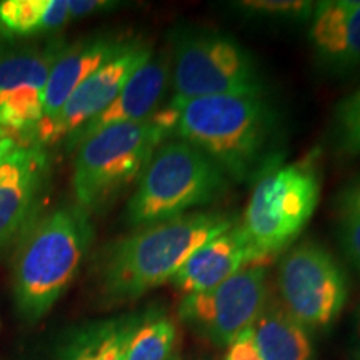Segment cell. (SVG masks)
<instances>
[{"label": "cell", "mask_w": 360, "mask_h": 360, "mask_svg": "<svg viewBox=\"0 0 360 360\" xmlns=\"http://www.w3.org/2000/svg\"><path fill=\"white\" fill-rule=\"evenodd\" d=\"M67 6H69L70 20H77L82 17L94 15V13L112 11L119 4L109 2V0H67Z\"/></svg>", "instance_id": "cell-25"}, {"label": "cell", "mask_w": 360, "mask_h": 360, "mask_svg": "<svg viewBox=\"0 0 360 360\" xmlns=\"http://www.w3.org/2000/svg\"><path fill=\"white\" fill-rule=\"evenodd\" d=\"M282 307L307 330H323L337 321L347 302V278L339 262L315 242H304L278 265Z\"/></svg>", "instance_id": "cell-8"}, {"label": "cell", "mask_w": 360, "mask_h": 360, "mask_svg": "<svg viewBox=\"0 0 360 360\" xmlns=\"http://www.w3.org/2000/svg\"><path fill=\"white\" fill-rule=\"evenodd\" d=\"M354 360H360V307L357 310V323H355V344H354Z\"/></svg>", "instance_id": "cell-28"}, {"label": "cell", "mask_w": 360, "mask_h": 360, "mask_svg": "<svg viewBox=\"0 0 360 360\" xmlns=\"http://www.w3.org/2000/svg\"><path fill=\"white\" fill-rule=\"evenodd\" d=\"M177 112L160 105L143 120L115 124L92 134L75 147V205L89 215L102 212L139 182L162 143L174 139Z\"/></svg>", "instance_id": "cell-4"}, {"label": "cell", "mask_w": 360, "mask_h": 360, "mask_svg": "<svg viewBox=\"0 0 360 360\" xmlns=\"http://www.w3.org/2000/svg\"><path fill=\"white\" fill-rule=\"evenodd\" d=\"M51 177L45 148L37 146L12 150L0 164V255L20 240L40 215Z\"/></svg>", "instance_id": "cell-12"}, {"label": "cell", "mask_w": 360, "mask_h": 360, "mask_svg": "<svg viewBox=\"0 0 360 360\" xmlns=\"http://www.w3.org/2000/svg\"><path fill=\"white\" fill-rule=\"evenodd\" d=\"M170 360H180V359H179V357H172Z\"/></svg>", "instance_id": "cell-29"}, {"label": "cell", "mask_w": 360, "mask_h": 360, "mask_svg": "<svg viewBox=\"0 0 360 360\" xmlns=\"http://www.w3.org/2000/svg\"><path fill=\"white\" fill-rule=\"evenodd\" d=\"M152 53L150 45L141 40H125L119 52L79 85L57 119L32 139V146L45 148L67 141L85 124L96 119L115 101L135 70L146 64Z\"/></svg>", "instance_id": "cell-11"}, {"label": "cell", "mask_w": 360, "mask_h": 360, "mask_svg": "<svg viewBox=\"0 0 360 360\" xmlns=\"http://www.w3.org/2000/svg\"><path fill=\"white\" fill-rule=\"evenodd\" d=\"M269 297L267 267L255 262L214 289L184 295L179 317L212 344L229 347L240 332L254 326Z\"/></svg>", "instance_id": "cell-10"}, {"label": "cell", "mask_w": 360, "mask_h": 360, "mask_svg": "<svg viewBox=\"0 0 360 360\" xmlns=\"http://www.w3.org/2000/svg\"><path fill=\"white\" fill-rule=\"evenodd\" d=\"M339 242L345 257L360 272V212L340 214Z\"/></svg>", "instance_id": "cell-23"}, {"label": "cell", "mask_w": 360, "mask_h": 360, "mask_svg": "<svg viewBox=\"0 0 360 360\" xmlns=\"http://www.w3.org/2000/svg\"><path fill=\"white\" fill-rule=\"evenodd\" d=\"M257 60L231 35L187 29L174 37L170 110L195 98L217 96H262Z\"/></svg>", "instance_id": "cell-6"}, {"label": "cell", "mask_w": 360, "mask_h": 360, "mask_svg": "<svg viewBox=\"0 0 360 360\" xmlns=\"http://www.w3.org/2000/svg\"><path fill=\"white\" fill-rule=\"evenodd\" d=\"M225 360H262L260 352L255 344L254 330L247 328V330L238 334L231 345L227 347V355Z\"/></svg>", "instance_id": "cell-24"}, {"label": "cell", "mask_w": 360, "mask_h": 360, "mask_svg": "<svg viewBox=\"0 0 360 360\" xmlns=\"http://www.w3.org/2000/svg\"><path fill=\"white\" fill-rule=\"evenodd\" d=\"M337 209L340 214L360 212V175L355 177L347 187L339 193Z\"/></svg>", "instance_id": "cell-26"}, {"label": "cell", "mask_w": 360, "mask_h": 360, "mask_svg": "<svg viewBox=\"0 0 360 360\" xmlns=\"http://www.w3.org/2000/svg\"><path fill=\"white\" fill-rule=\"evenodd\" d=\"M0 137H4V135H2V134H0Z\"/></svg>", "instance_id": "cell-30"}, {"label": "cell", "mask_w": 360, "mask_h": 360, "mask_svg": "<svg viewBox=\"0 0 360 360\" xmlns=\"http://www.w3.org/2000/svg\"><path fill=\"white\" fill-rule=\"evenodd\" d=\"M65 45L58 37L24 44L0 40V134L32 137L42 120L49 75Z\"/></svg>", "instance_id": "cell-9"}, {"label": "cell", "mask_w": 360, "mask_h": 360, "mask_svg": "<svg viewBox=\"0 0 360 360\" xmlns=\"http://www.w3.org/2000/svg\"><path fill=\"white\" fill-rule=\"evenodd\" d=\"M229 177L212 159L182 139L157 148L125 207L134 229L165 222L214 204L227 192Z\"/></svg>", "instance_id": "cell-5"}, {"label": "cell", "mask_w": 360, "mask_h": 360, "mask_svg": "<svg viewBox=\"0 0 360 360\" xmlns=\"http://www.w3.org/2000/svg\"><path fill=\"white\" fill-rule=\"evenodd\" d=\"M169 77L170 62L167 56L152 53L146 64L135 70V74L129 79L115 101L102 114H98L96 119L90 120L89 124H85L82 129L67 139V148L75 150L80 142L110 125L137 122V120L154 115L160 109V98L167 89Z\"/></svg>", "instance_id": "cell-14"}, {"label": "cell", "mask_w": 360, "mask_h": 360, "mask_svg": "<svg viewBox=\"0 0 360 360\" xmlns=\"http://www.w3.org/2000/svg\"><path fill=\"white\" fill-rule=\"evenodd\" d=\"M321 199V175L310 160L269 165L259 175L242 229L265 260L294 244Z\"/></svg>", "instance_id": "cell-7"}, {"label": "cell", "mask_w": 360, "mask_h": 360, "mask_svg": "<svg viewBox=\"0 0 360 360\" xmlns=\"http://www.w3.org/2000/svg\"><path fill=\"white\" fill-rule=\"evenodd\" d=\"M124 44L125 40L114 39L112 35H94V37L65 45L49 75L42 120L34 130L30 141L57 119L79 85L102 64H105L115 52H119Z\"/></svg>", "instance_id": "cell-16"}, {"label": "cell", "mask_w": 360, "mask_h": 360, "mask_svg": "<svg viewBox=\"0 0 360 360\" xmlns=\"http://www.w3.org/2000/svg\"><path fill=\"white\" fill-rule=\"evenodd\" d=\"M232 7L264 19L304 22L312 19L315 4L307 0H244L233 2Z\"/></svg>", "instance_id": "cell-22"}, {"label": "cell", "mask_w": 360, "mask_h": 360, "mask_svg": "<svg viewBox=\"0 0 360 360\" xmlns=\"http://www.w3.org/2000/svg\"><path fill=\"white\" fill-rule=\"evenodd\" d=\"M177 342V327L167 314L150 310L139 315L124 360H170Z\"/></svg>", "instance_id": "cell-20"}, {"label": "cell", "mask_w": 360, "mask_h": 360, "mask_svg": "<svg viewBox=\"0 0 360 360\" xmlns=\"http://www.w3.org/2000/svg\"><path fill=\"white\" fill-rule=\"evenodd\" d=\"M334 141L342 155H360V89L350 94L335 109Z\"/></svg>", "instance_id": "cell-21"}, {"label": "cell", "mask_w": 360, "mask_h": 360, "mask_svg": "<svg viewBox=\"0 0 360 360\" xmlns=\"http://www.w3.org/2000/svg\"><path fill=\"white\" fill-rule=\"evenodd\" d=\"M17 147H19V142H17V139L8 137V135H4V137H0V164H2V160L6 159V157L11 154L12 150H15Z\"/></svg>", "instance_id": "cell-27"}, {"label": "cell", "mask_w": 360, "mask_h": 360, "mask_svg": "<svg viewBox=\"0 0 360 360\" xmlns=\"http://www.w3.org/2000/svg\"><path fill=\"white\" fill-rule=\"evenodd\" d=\"M310 40L323 69L334 74L360 70V0L315 4Z\"/></svg>", "instance_id": "cell-15"}, {"label": "cell", "mask_w": 360, "mask_h": 360, "mask_svg": "<svg viewBox=\"0 0 360 360\" xmlns=\"http://www.w3.org/2000/svg\"><path fill=\"white\" fill-rule=\"evenodd\" d=\"M262 360H312L314 344L300 326L276 299H267L252 326Z\"/></svg>", "instance_id": "cell-17"}, {"label": "cell", "mask_w": 360, "mask_h": 360, "mask_svg": "<svg viewBox=\"0 0 360 360\" xmlns=\"http://www.w3.org/2000/svg\"><path fill=\"white\" fill-rule=\"evenodd\" d=\"M276 117L260 96H217L180 107L174 137L212 159L233 182L269 167Z\"/></svg>", "instance_id": "cell-3"}, {"label": "cell", "mask_w": 360, "mask_h": 360, "mask_svg": "<svg viewBox=\"0 0 360 360\" xmlns=\"http://www.w3.org/2000/svg\"><path fill=\"white\" fill-rule=\"evenodd\" d=\"M233 225V215L191 212L117 238L96 259L98 294L107 304H124L172 282L193 252Z\"/></svg>", "instance_id": "cell-1"}, {"label": "cell", "mask_w": 360, "mask_h": 360, "mask_svg": "<svg viewBox=\"0 0 360 360\" xmlns=\"http://www.w3.org/2000/svg\"><path fill=\"white\" fill-rule=\"evenodd\" d=\"M70 22L67 0H4L0 2V34L32 37L52 34Z\"/></svg>", "instance_id": "cell-19"}, {"label": "cell", "mask_w": 360, "mask_h": 360, "mask_svg": "<svg viewBox=\"0 0 360 360\" xmlns=\"http://www.w3.org/2000/svg\"><path fill=\"white\" fill-rule=\"evenodd\" d=\"M90 215L79 205H58L39 215L17 242L12 290L17 312L37 322L51 312L80 272L92 245Z\"/></svg>", "instance_id": "cell-2"}, {"label": "cell", "mask_w": 360, "mask_h": 360, "mask_svg": "<svg viewBox=\"0 0 360 360\" xmlns=\"http://www.w3.org/2000/svg\"><path fill=\"white\" fill-rule=\"evenodd\" d=\"M255 262H262V259L242 225L236 224L193 252L175 274L172 283L184 295L199 294L220 285L238 270Z\"/></svg>", "instance_id": "cell-13"}, {"label": "cell", "mask_w": 360, "mask_h": 360, "mask_svg": "<svg viewBox=\"0 0 360 360\" xmlns=\"http://www.w3.org/2000/svg\"><path fill=\"white\" fill-rule=\"evenodd\" d=\"M139 315L107 319L79 327L64 340L56 360H124Z\"/></svg>", "instance_id": "cell-18"}]
</instances>
